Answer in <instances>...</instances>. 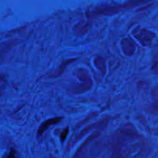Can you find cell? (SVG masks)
<instances>
[{
    "instance_id": "3",
    "label": "cell",
    "mask_w": 158,
    "mask_h": 158,
    "mask_svg": "<svg viewBox=\"0 0 158 158\" xmlns=\"http://www.w3.org/2000/svg\"><path fill=\"white\" fill-rule=\"evenodd\" d=\"M8 158H15V151H14V150H12V151H11L10 154H9Z\"/></svg>"
},
{
    "instance_id": "1",
    "label": "cell",
    "mask_w": 158,
    "mask_h": 158,
    "mask_svg": "<svg viewBox=\"0 0 158 158\" xmlns=\"http://www.w3.org/2000/svg\"><path fill=\"white\" fill-rule=\"evenodd\" d=\"M60 120H61V118H59V117H57V118L50 119V120L45 121L44 123L42 124V126L40 127V129H39V131H38V134H42L45 131H46V129H47L48 127L50 126V125H52V124L57 123Z\"/></svg>"
},
{
    "instance_id": "2",
    "label": "cell",
    "mask_w": 158,
    "mask_h": 158,
    "mask_svg": "<svg viewBox=\"0 0 158 158\" xmlns=\"http://www.w3.org/2000/svg\"><path fill=\"white\" fill-rule=\"evenodd\" d=\"M68 134V128H66V130H65L64 131H63V133H62V135H61V140L62 141H63V140H65V138H66V134Z\"/></svg>"
}]
</instances>
